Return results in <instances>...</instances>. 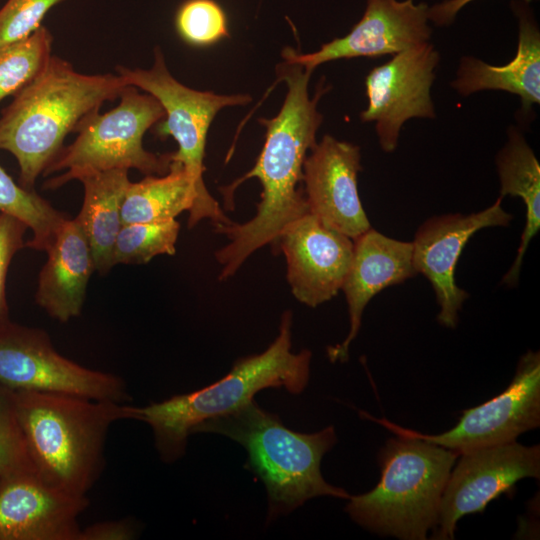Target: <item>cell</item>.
Listing matches in <instances>:
<instances>
[{
    "mask_svg": "<svg viewBox=\"0 0 540 540\" xmlns=\"http://www.w3.org/2000/svg\"><path fill=\"white\" fill-rule=\"evenodd\" d=\"M279 80L286 82L287 94L279 113L271 119H259L265 126V142L255 166L221 189L227 208L233 206V192L249 178H258L261 201L256 215L244 223L231 222L215 226L230 240L215 256L222 270L220 280L231 277L257 249L276 245L283 229L309 213L304 191L298 186L303 179L307 151L316 145V132L322 115L317 104L327 89L322 84L312 99L308 82L312 72L297 64L283 62L277 67Z\"/></svg>",
    "mask_w": 540,
    "mask_h": 540,
    "instance_id": "cell-1",
    "label": "cell"
},
{
    "mask_svg": "<svg viewBox=\"0 0 540 540\" xmlns=\"http://www.w3.org/2000/svg\"><path fill=\"white\" fill-rule=\"evenodd\" d=\"M127 86L116 74H84L60 57L17 93L0 115V150L19 166V184L33 190L40 175L57 158L65 138L118 99Z\"/></svg>",
    "mask_w": 540,
    "mask_h": 540,
    "instance_id": "cell-2",
    "label": "cell"
},
{
    "mask_svg": "<svg viewBox=\"0 0 540 540\" xmlns=\"http://www.w3.org/2000/svg\"><path fill=\"white\" fill-rule=\"evenodd\" d=\"M15 401L36 475L77 497H86L103 470L110 427L136 416L135 406L64 393L15 391Z\"/></svg>",
    "mask_w": 540,
    "mask_h": 540,
    "instance_id": "cell-3",
    "label": "cell"
},
{
    "mask_svg": "<svg viewBox=\"0 0 540 540\" xmlns=\"http://www.w3.org/2000/svg\"><path fill=\"white\" fill-rule=\"evenodd\" d=\"M290 311L284 312L279 334L260 354L238 359L231 371L211 385L136 407L135 420L147 423L161 459L172 463L182 457L193 429L206 420L231 413L253 400L265 388H285L299 394L308 384L311 352L291 351Z\"/></svg>",
    "mask_w": 540,
    "mask_h": 540,
    "instance_id": "cell-4",
    "label": "cell"
},
{
    "mask_svg": "<svg viewBox=\"0 0 540 540\" xmlns=\"http://www.w3.org/2000/svg\"><path fill=\"white\" fill-rule=\"evenodd\" d=\"M365 416L394 432L379 454L381 477L369 492L350 495L345 510L362 527L403 540L435 529L456 451L413 436L386 419Z\"/></svg>",
    "mask_w": 540,
    "mask_h": 540,
    "instance_id": "cell-5",
    "label": "cell"
},
{
    "mask_svg": "<svg viewBox=\"0 0 540 540\" xmlns=\"http://www.w3.org/2000/svg\"><path fill=\"white\" fill-rule=\"evenodd\" d=\"M197 432L221 434L245 448L248 467L267 490L268 522L314 497H350L321 474V460L337 442L333 426L315 433L296 432L252 400L231 413L206 420L192 433Z\"/></svg>",
    "mask_w": 540,
    "mask_h": 540,
    "instance_id": "cell-6",
    "label": "cell"
},
{
    "mask_svg": "<svg viewBox=\"0 0 540 540\" xmlns=\"http://www.w3.org/2000/svg\"><path fill=\"white\" fill-rule=\"evenodd\" d=\"M119 104L98 113L64 146L44 175L65 172L46 181L45 189H56L71 180L112 169H137L145 175H164L169 171L171 154H155L143 146L144 134L164 118L159 101L135 86L127 85Z\"/></svg>",
    "mask_w": 540,
    "mask_h": 540,
    "instance_id": "cell-7",
    "label": "cell"
},
{
    "mask_svg": "<svg viewBox=\"0 0 540 540\" xmlns=\"http://www.w3.org/2000/svg\"><path fill=\"white\" fill-rule=\"evenodd\" d=\"M115 70L127 85L154 96L164 109V118L157 123L155 132L160 138L171 136L177 142L178 150L170 153L171 161L184 166L198 192V202L189 213L188 227H194L204 218L211 219L215 226L230 224L232 221L204 185L206 137L219 110L247 104L251 98L244 94L218 95L197 91L183 85L169 72L159 47L154 50V63L150 69L117 66Z\"/></svg>",
    "mask_w": 540,
    "mask_h": 540,
    "instance_id": "cell-8",
    "label": "cell"
},
{
    "mask_svg": "<svg viewBox=\"0 0 540 540\" xmlns=\"http://www.w3.org/2000/svg\"><path fill=\"white\" fill-rule=\"evenodd\" d=\"M0 383L14 391L72 394L125 403L124 380L61 355L46 331L10 322L0 328Z\"/></svg>",
    "mask_w": 540,
    "mask_h": 540,
    "instance_id": "cell-9",
    "label": "cell"
},
{
    "mask_svg": "<svg viewBox=\"0 0 540 540\" xmlns=\"http://www.w3.org/2000/svg\"><path fill=\"white\" fill-rule=\"evenodd\" d=\"M460 456L443 492L434 539H453L463 516L483 512L488 503L509 492L519 480L540 477L539 445L513 441Z\"/></svg>",
    "mask_w": 540,
    "mask_h": 540,
    "instance_id": "cell-10",
    "label": "cell"
},
{
    "mask_svg": "<svg viewBox=\"0 0 540 540\" xmlns=\"http://www.w3.org/2000/svg\"><path fill=\"white\" fill-rule=\"evenodd\" d=\"M539 425L540 353L529 350L521 356L509 386L492 399L464 410L451 430L436 435L406 431L460 455L516 441L518 436Z\"/></svg>",
    "mask_w": 540,
    "mask_h": 540,
    "instance_id": "cell-11",
    "label": "cell"
},
{
    "mask_svg": "<svg viewBox=\"0 0 540 540\" xmlns=\"http://www.w3.org/2000/svg\"><path fill=\"white\" fill-rule=\"evenodd\" d=\"M439 61L438 51L426 42L395 54L367 75L368 106L360 118L375 123L383 151L396 149L401 128L407 120L435 117L431 87Z\"/></svg>",
    "mask_w": 540,
    "mask_h": 540,
    "instance_id": "cell-12",
    "label": "cell"
},
{
    "mask_svg": "<svg viewBox=\"0 0 540 540\" xmlns=\"http://www.w3.org/2000/svg\"><path fill=\"white\" fill-rule=\"evenodd\" d=\"M499 197L491 206L470 214L437 215L423 222L412 241L415 272L424 275L435 292L439 305L438 322L455 328L459 311L469 297L455 280V270L467 242L478 231L507 226L513 216L502 207Z\"/></svg>",
    "mask_w": 540,
    "mask_h": 540,
    "instance_id": "cell-13",
    "label": "cell"
},
{
    "mask_svg": "<svg viewBox=\"0 0 540 540\" xmlns=\"http://www.w3.org/2000/svg\"><path fill=\"white\" fill-rule=\"evenodd\" d=\"M429 6L413 0H367L365 12L350 33L336 38L312 53L286 47L284 62L312 72L317 66L339 59L398 54L429 42Z\"/></svg>",
    "mask_w": 540,
    "mask_h": 540,
    "instance_id": "cell-14",
    "label": "cell"
},
{
    "mask_svg": "<svg viewBox=\"0 0 540 540\" xmlns=\"http://www.w3.org/2000/svg\"><path fill=\"white\" fill-rule=\"evenodd\" d=\"M353 239L310 212L288 224L274 247L284 254L295 298L316 307L341 290L353 254Z\"/></svg>",
    "mask_w": 540,
    "mask_h": 540,
    "instance_id": "cell-15",
    "label": "cell"
},
{
    "mask_svg": "<svg viewBox=\"0 0 540 540\" xmlns=\"http://www.w3.org/2000/svg\"><path fill=\"white\" fill-rule=\"evenodd\" d=\"M360 162L358 146L324 135L303 164L309 212L353 240L371 228L358 193Z\"/></svg>",
    "mask_w": 540,
    "mask_h": 540,
    "instance_id": "cell-16",
    "label": "cell"
},
{
    "mask_svg": "<svg viewBox=\"0 0 540 540\" xmlns=\"http://www.w3.org/2000/svg\"><path fill=\"white\" fill-rule=\"evenodd\" d=\"M35 473L0 479V540H79L78 519L88 507Z\"/></svg>",
    "mask_w": 540,
    "mask_h": 540,
    "instance_id": "cell-17",
    "label": "cell"
},
{
    "mask_svg": "<svg viewBox=\"0 0 540 540\" xmlns=\"http://www.w3.org/2000/svg\"><path fill=\"white\" fill-rule=\"evenodd\" d=\"M353 243L351 262L341 287L347 300L350 329L342 343L327 348L331 362L348 359L349 346L360 330L362 314L370 300L417 274L412 263V242L393 239L370 228Z\"/></svg>",
    "mask_w": 540,
    "mask_h": 540,
    "instance_id": "cell-18",
    "label": "cell"
},
{
    "mask_svg": "<svg viewBox=\"0 0 540 540\" xmlns=\"http://www.w3.org/2000/svg\"><path fill=\"white\" fill-rule=\"evenodd\" d=\"M512 7L519 23L515 57L503 66L464 57L451 85L463 96L482 90L515 94L521 100V115L528 117L533 105L540 103V32L526 0L513 2Z\"/></svg>",
    "mask_w": 540,
    "mask_h": 540,
    "instance_id": "cell-19",
    "label": "cell"
},
{
    "mask_svg": "<svg viewBox=\"0 0 540 540\" xmlns=\"http://www.w3.org/2000/svg\"><path fill=\"white\" fill-rule=\"evenodd\" d=\"M46 252L35 301L51 318L68 322L80 315L95 271L89 243L76 218L63 222Z\"/></svg>",
    "mask_w": 540,
    "mask_h": 540,
    "instance_id": "cell-20",
    "label": "cell"
},
{
    "mask_svg": "<svg viewBox=\"0 0 540 540\" xmlns=\"http://www.w3.org/2000/svg\"><path fill=\"white\" fill-rule=\"evenodd\" d=\"M78 180L83 185L84 197L76 220L89 243L95 271L104 275L114 266V244L123 225L121 206L130 183L128 170L89 173Z\"/></svg>",
    "mask_w": 540,
    "mask_h": 540,
    "instance_id": "cell-21",
    "label": "cell"
},
{
    "mask_svg": "<svg viewBox=\"0 0 540 540\" xmlns=\"http://www.w3.org/2000/svg\"><path fill=\"white\" fill-rule=\"evenodd\" d=\"M500 197H519L526 208L525 226L515 260L502 282L514 287L519 281L526 250L540 230V165L532 148L515 127L508 131V141L496 157Z\"/></svg>",
    "mask_w": 540,
    "mask_h": 540,
    "instance_id": "cell-22",
    "label": "cell"
},
{
    "mask_svg": "<svg viewBox=\"0 0 540 540\" xmlns=\"http://www.w3.org/2000/svg\"><path fill=\"white\" fill-rule=\"evenodd\" d=\"M198 202L197 189L184 166L171 161L164 175H146L129 183L121 206L122 224L159 223L189 213Z\"/></svg>",
    "mask_w": 540,
    "mask_h": 540,
    "instance_id": "cell-23",
    "label": "cell"
},
{
    "mask_svg": "<svg viewBox=\"0 0 540 540\" xmlns=\"http://www.w3.org/2000/svg\"><path fill=\"white\" fill-rule=\"evenodd\" d=\"M0 212L14 216L32 230L26 243L32 249L47 251L68 218L33 190L17 184L0 166Z\"/></svg>",
    "mask_w": 540,
    "mask_h": 540,
    "instance_id": "cell-24",
    "label": "cell"
},
{
    "mask_svg": "<svg viewBox=\"0 0 540 540\" xmlns=\"http://www.w3.org/2000/svg\"><path fill=\"white\" fill-rule=\"evenodd\" d=\"M52 43L51 32L42 25L29 36L0 46V102L14 97L46 69Z\"/></svg>",
    "mask_w": 540,
    "mask_h": 540,
    "instance_id": "cell-25",
    "label": "cell"
},
{
    "mask_svg": "<svg viewBox=\"0 0 540 540\" xmlns=\"http://www.w3.org/2000/svg\"><path fill=\"white\" fill-rule=\"evenodd\" d=\"M179 230L176 219L159 223L123 224L114 244V266L146 264L158 255H174Z\"/></svg>",
    "mask_w": 540,
    "mask_h": 540,
    "instance_id": "cell-26",
    "label": "cell"
},
{
    "mask_svg": "<svg viewBox=\"0 0 540 540\" xmlns=\"http://www.w3.org/2000/svg\"><path fill=\"white\" fill-rule=\"evenodd\" d=\"M174 24L180 38L192 46H208L229 35L226 14L214 0H185Z\"/></svg>",
    "mask_w": 540,
    "mask_h": 540,
    "instance_id": "cell-27",
    "label": "cell"
},
{
    "mask_svg": "<svg viewBox=\"0 0 540 540\" xmlns=\"http://www.w3.org/2000/svg\"><path fill=\"white\" fill-rule=\"evenodd\" d=\"M21 473L35 470L18 420L15 391L0 383V479Z\"/></svg>",
    "mask_w": 540,
    "mask_h": 540,
    "instance_id": "cell-28",
    "label": "cell"
},
{
    "mask_svg": "<svg viewBox=\"0 0 540 540\" xmlns=\"http://www.w3.org/2000/svg\"><path fill=\"white\" fill-rule=\"evenodd\" d=\"M67 0H7L0 8V46L21 40L42 26L47 13Z\"/></svg>",
    "mask_w": 540,
    "mask_h": 540,
    "instance_id": "cell-29",
    "label": "cell"
},
{
    "mask_svg": "<svg viewBox=\"0 0 540 540\" xmlns=\"http://www.w3.org/2000/svg\"><path fill=\"white\" fill-rule=\"evenodd\" d=\"M27 225L9 214L0 213V328L11 322L6 299V278L12 258L24 247Z\"/></svg>",
    "mask_w": 540,
    "mask_h": 540,
    "instance_id": "cell-30",
    "label": "cell"
},
{
    "mask_svg": "<svg viewBox=\"0 0 540 540\" xmlns=\"http://www.w3.org/2000/svg\"><path fill=\"white\" fill-rule=\"evenodd\" d=\"M135 535L131 520H107L81 528L79 540H130Z\"/></svg>",
    "mask_w": 540,
    "mask_h": 540,
    "instance_id": "cell-31",
    "label": "cell"
},
{
    "mask_svg": "<svg viewBox=\"0 0 540 540\" xmlns=\"http://www.w3.org/2000/svg\"><path fill=\"white\" fill-rule=\"evenodd\" d=\"M475 0H445L429 7V20L438 26L452 23L457 13L468 3Z\"/></svg>",
    "mask_w": 540,
    "mask_h": 540,
    "instance_id": "cell-32",
    "label": "cell"
}]
</instances>
